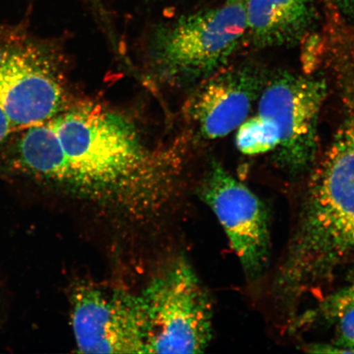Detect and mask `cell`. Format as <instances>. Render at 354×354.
Here are the masks:
<instances>
[{"mask_svg": "<svg viewBox=\"0 0 354 354\" xmlns=\"http://www.w3.org/2000/svg\"><path fill=\"white\" fill-rule=\"evenodd\" d=\"M50 122L65 158L62 189L136 218L152 214L170 201L179 158L150 148L129 119L104 106L82 103Z\"/></svg>", "mask_w": 354, "mask_h": 354, "instance_id": "cell-1", "label": "cell"}, {"mask_svg": "<svg viewBox=\"0 0 354 354\" xmlns=\"http://www.w3.org/2000/svg\"><path fill=\"white\" fill-rule=\"evenodd\" d=\"M342 119L314 167L297 232L280 274L302 290L328 278L354 256V69L338 75Z\"/></svg>", "mask_w": 354, "mask_h": 354, "instance_id": "cell-2", "label": "cell"}, {"mask_svg": "<svg viewBox=\"0 0 354 354\" xmlns=\"http://www.w3.org/2000/svg\"><path fill=\"white\" fill-rule=\"evenodd\" d=\"M246 35L245 3L225 0L157 26L149 39L150 65L168 85L202 82L224 68Z\"/></svg>", "mask_w": 354, "mask_h": 354, "instance_id": "cell-3", "label": "cell"}, {"mask_svg": "<svg viewBox=\"0 0 354 354\" xmlns=\"http://www.w3.org/2000/svg\"><path fill=\"white\" fill-rule=\"evenodd\" d=\"M146 323V353H201L212 336L209 296L190 266L181 261L140 295Z\"/></svg>", "mask_w": 354, "mask_h": 354, "instance_id": "cell-4", "label": "cell"}, {"mask_svg": "<svg viewBox=\"0 0 354 354\" xmlns=\"http://www.w3.org/2000/svg\"><path fill=\"white\" fill-rule=\"evenodd\" d=\"M327 95L324 80L289 72L268 78L259 98L258 114L271 119L280 134L276 162L292 174L313 165L317 127Z\"/></svg>", "mask_w": 354, "mask_h": 354, "instance_id": "cell-5", "label": "cell"}, {"mask_svg": "<svg viewBox=\"0 0 354 354\" xmlns=\"http://www.w3.org/2000/svg\"><path fill=\"white\" fill-rule=\"evenodd\" d=\"M72 324L82 353H146L140 295L82 284L72 295Z\"/></svg>", "mask_w": 354, "mask_h": 354, "instance_id": "cell-6", "label": "cell"}, {"mask_svg": "<svg viewBox=\"0 0 354 354\" xmlns=\"http://www.w3.org/2000/svg\"><path fill=\"white\" fill-rule=\"evenodd\" d=\"M201 194L223 225L247 275L259 276L269 256L268 216L262 202L216 161L203 178Z\"/></svg>", "mask_w": 354, "mask_h": 354, "instance_id": "cell-7", "label": "cell"}, {"mask_svg": "<svg viewBox=\"0 0 354 354\" xmlns=\"http://www.w3.org/2000/svg\"><path fill=\"white\" fill-rule=\"evenodd\" d=\"M65 105L64 79L50 56L24 50L0 53V107L12 124L47 122Z\"/></svg>", "mask_w": 354, "mask_h": 354, "instance_id": "cell-8", "label": "cell"}, {"mask_svg": "<svg viewBox=\"0 0 354 354\" xmlns=\"http://www.w3.org/2000/svg\"><path fill=\"white\" fill-rule=\"evenodd\" d=\"M267 81L263 68L251 62L223 68L203 81L187 109L199 136L212 140L237 130Z\"/></svg>", "mask_w": 354, "mask_h": 354, "instance_id": "cell-9", "label": "cell"}, {"mask_svg": "<svg viewBox=\"0 0 354 354\" xmlns=\"http://www.w3.org/2000/svg\"><path fill=\"white\" fill-rule=\"evenodd\" d=\"M245 13L246 39L261 48L300 43L317 20L314 0H246Z\"/></svg>", "mask_w": 354, "mask_h": 354, "instance_id": "cell-10", "label": "cell"}, {"mask_svg": "<svg viewBox=\"0 0 354 354\" xmlns=\"http://www.w3.org/2000/svg\"><path fill=\"white\" fill-rule=\"evenodd\" d=\"M19 157L22 167L30 174L62 187L66 171L65 158L50 121L29 128L22 136Z\"/></svg>", "mask_w": 354, "mask_h": 354, "instance_id": "cell-11", "label": "cell"}, {"mask_svg": "<svg viewBox=\"0 0 354 354\" xmlns=\"http://www.w3.org/2000/svg\"><path fill=\"white\" fill-rule=\"evenodd\" d=\"M280 144V134L271 119L259 114L247 118L238 127L236 145L245 155H259L274 151Z\"/></svg>", "mask_w": 354, "mask_h": 354, "instance_id": "cell-12", "label": "cell"}, {"mask_svg": "<svg viewBox=\"0 0 354 354\" xmlns=\"http://www.w3.org/2000/svg\"><path fill=\"white\" fill-rule=\"evenodd\" d=\"M352 306H354V281L327 301L325 310L328 315L339 317L345 309Z\"/></svg>", "mask_w": 354, "mask_h": 354, "instance_id": "cell-13", "label": "cell"}, {"mask_svg": "<svg viewBox=\"0 0 354 354\" xmlns=\"http://www.w3.org/2000/svg\"><path fill=\"white\" fill-rule=\"evenodd\" d=\"M342 343L344 348H348L353 353L354 348V306L345 309L339 316Z\"/></svg>", "mask_w": 354, "mask_h": 354, "instance_id": "cell-14", "label": "cell"}, {"mask_svg": "<svg viewBox=\"0 0 354 354\" xmlns=\"http://www.w3.org/2000/svg\"><path fill=\"white\" fill-rule=\"evenodd\" d=\"M339 15L354 19V0H322Z\"/></svg>", "mask_w": 354, "mask_h": 354, "instance_id": "cell-15", "label": "cell"}, {"mask_svg": "<svg viewBox=\"0 0 354 354\" xmlns=\"http://www.w3.org/2000/svg\"><path fill=\"white\" fill-rule=\"evenodd\" d=\"M11 122L4 110L0 107V144L3 142L4 139L10 131Z\"/></svg>", "mask_w": 354, "mask_h": 354, "instance_id": "cell-16", "label": "cell"}, {"mask_svg": "<svg viewBox=\"0 0 354 354\" xmlns=\"http://www.w3.org/2000/svg\"><path fill=\"white\" fill-rule=\"evenodd\" d=\"M242 1H243V2H245V3L246 0H242Z\"/></svg>", "mask_w": 354, "mask_h": 354, "instance_id": "cell-17", "label": "cell"}, {"mask_svg": "<svg viewBox=\"0 0 354 354\" xmlns=\"http://www.w3.org/2000/svg\"><path fill=\"white\" fill-rule=\"evenodd\" d=\"M353 353H354V348H353Z\"/></svg>", "mask_w": 354, "mask_h": 354, "instance_id": "cell-18", "label": "cell"}]
</instances>
